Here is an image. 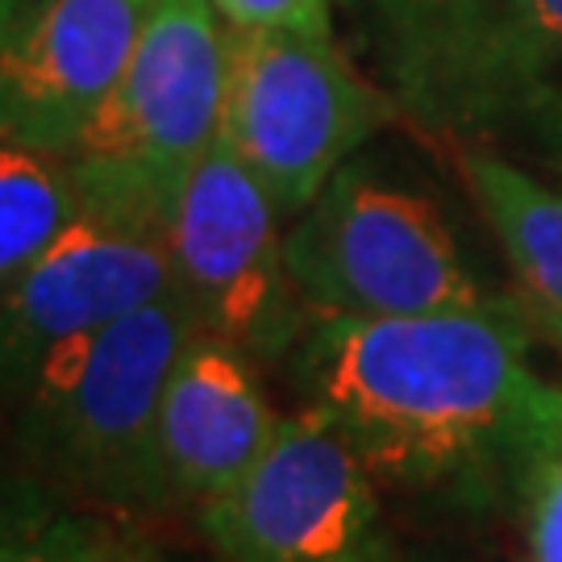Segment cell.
<instances>
[{"instance_id": "obj_13", "label": "cell", "mask_w": 562, "mask_h": 562, "mask_svg": "<svg viewBox=\"0 0 562 562\" xmlns=\"http://www.w3.org/2000/svg\"><path fill=\"white\" fill-rule=\"evenodd\" d=\"M117 533L30 467H0V562H97Z\"/></svg>"}, {"instance_id": "obj_14", "label": "cell", "mask_w": 562, "mask_h": 562, "mask_svg": "<svg viewBox=\"0 0 562 562\" xmlns=\"http://www.w3.org/2000/svg\"><path fill=\"white\" fill-rule=\"evenodd\" d=\"M80 213L63 159L0 138V292Z\"/></svg>"}, {"instance_id": "obj_15", "label": "cell", "mask_w": 562, "mask_h": 562, "mask_svg": "<svg viewBox=\"0 0 562 562\" xmlns=\"http://www.w3.org/2000/svg\"><path fill=\"white\" fill-rule=\"evenodd\" d=\"M513 496L525 513L529 562H562V408L525 454Z\"/></svg>"}, {"instance_id": "obj_18", "label": "cell", "mask_w": 562, "mask_h": 562, "mask_svg": "<svg viewBox=\"0 0 562 562\" xmlns=\"http://www.w3.org/2000/svg\"><path fill=\"white\" fill-rule=\"evenodd\" d=\"M21 4H25V0H0V38L9 34V25H13V18L21 13Z\"/></svg>"}, {"instance_id": "obj_11", "label": "cell", "mask_w": 562, "mask_h": 562, "mask_svg": "<svg viewBox=\"0 0 562 562\" xmlns=\"http://www.w3.org/2000/svg\"><path fill=\"white\" fill-rule=\"evenodd\" d=\"M280 417L259 362L213 334H196L162 392L155 429L159 508H201L229 487L276 438Z\"/></svg>"}, {"instance_id": "obj_19", "label": "cell", "mask_w": 562, "mask_h": 562, "mask_svg": "<svg viewBox=\"0 0 562 562\" xmlns=\"http://www.w3.org/2000/svg\"><path fill=\"white\" fill-rule=\"evenodd\" d=\"M146 562H180V559H159V554H146Z\"/></svg>"}, {"instance_id": "obj_9", "label": "cell", "mask_w": 562, "mask_h": 562, "mask_svg": "<svg viewBox=\"0 0 562 562\" xmlns=\"http://www.w3.org/2000/svg\"><path fill=\"white\" fill-rule=\"evenodd\" d=\"M171 288L159 229L83 209L0 292V417L63 346L97 334Z\"/></svg>"}, {"instance_id": "obj_12", "label": "cell", "mask_w": 562, "mask_h": 562, "mask_svg": "<svg viewBox=\"0 0 562 562\" xmlns=\"http://www.w3.org/2000/svg\"><path fill=\"white\" fill-rule=\"evenodd\" d=\"M454 159L483 222L501 238L533 317L562 338V192L487 146H462Z\"/></svg>"}, {"instance_id": "obj_20", "label": "cell", "mask_w": 562, "mask_h": 562, "mask_svg": "<svg viewBox=\"0 0 562 562\" xmlns=\"http://www.w3.org/2000/svg\"><path fill=\"white\" fill-rule=\"evenodd\" d=\"M559 346H562V338H559Z\"/></svg>"}, {"instance_id": "obj_4", "label": "cell", "mask_w": 562, "mask_h": 562, "mask_svg": "<svg viewBox=\"0 0 562 562\" xmlns=\"http://www.w3.org/2000/svg\"><path fill=\"white\" fill-rule=\"evenodd\" d=\"M229 25L213 0H159L130 67L63 167L83 209L159 229L188 171L222 138Z\"/></svg>"}, {"instance_id": "obj_1", "label": "cell", "mask_w": 562, "mask_h": 562, "mask_svg": "<svg viewBox=\"0 0 562 562\" xmlns=\"http://www.w3.org/2000/svg\"><path fill=\"white\" fill-rule=\"evenodd\" d=\"M276 367L380 483L462 504L513 496L562 408L559 387L529 367L521 313L501 301L422 317L313 313Z\"/></svg>"}, {"instance_id": "obj_6", "label": "cell", "mask_w": 562, "mask_h": 562, "mask_svg": "<svg viewBox=\"0 0 562 562\" xmlns=\"http://www.w3.org/2000/svg\"><path fill=\"white\" fill-rule=\"evenodd\" d=\"M401 109L334 38L229 30L222 142L296 222L355 150L396 125Z\"/></svg>"}, {"instance_id": "obj_7", "label": "cell", "mask_w": 562, "mask_h": 562, "mask_svg": "<svg viewBox=\"0 0 562 562\" xmlns=\"http://www.w3.org/2000/svg\"><path fill=\"white\" fill-rule=\"evenodd\" d=\"M192 517L217 562H396L375 471L301 404Z\"/></svg>"}, {"instance_id": "obj_2", "label": "cell", "mask_w": 562, "mask_h": 562, "mask_svg": "<svg viewBox=\"0 0 562 562\" xmlns=\"http://www.w3.org/2000/svg\"><path fill=\"white\" fill-rule=\"evenodd\" d=\"M375 83L446 146L562 171V0H350Z\"/></svg>"}, {"instance_id": "obj_16", "label": "cell", "mask_w": 562, "mask_h": 562, "mask_svg": "<svg viewBox=\"0 0 562 562\" xmlns=\"http://www.w3.org/2000/svg\"><path fill=\"white\" fill-rule=\"evenodd\" d=\"M229 30H288L334 38V0H213Z\"/></svg>"}, {"instance_id": "obj_8", "label": "cell", "mask_w": 562, "mask_h": 562, "mask_svg": "<svg viewBox=\"0 0 562 562\" xmlns=\"http://www.w3.org/2000/svg\"><path fill=\"white\" fill-rule=\"evenodd\" d=\"M283 225L267 188L222 138L188 171L162 222L171 288L201 334L255 362H280L313 317L288 276Z\"/></svg>"}, {"instance_id": "obj_17", "label": "cell", "mask_w": 562, "mask_h": 562, "mask_svg": "<svg viewBox=\"0 0 562 562\" xmlns=\"http://www.w3.org/2000/svg\"><path fill=\"white\" fill-rule=\"evenodd\" d=\"M97 562H146V554H142V550H134L130 542L113 538V542H109L101 554H97Z\"/></svg>"}, {"instance_id": "obj_3", "label": "cell", "mask_w": 562, "mask_h": 562, "mask_svg": "<svg viewBox=\"0 0 562 562\" xmlns=\"http://www.w3.org/2000/svg\"><path fill=\"white\" fill-rule=\"evenodd\" d=\"M201 334L176 288L63 346L4 413L18 462L71 501L155 513V429L167 380Z\"/></svg>"}, {"instance_id": "obj_5", "label": "cell", "mask_w": 562, "mask_h": 562, "mask_svg": "<svg viewBox=\"0 0 562 562\" xmlns=\"http://www.w3.org/2000/svg\"><path fill=\"white\" fill-rule=\"evenodd\" d=\"M283 259L301 301L325 317H422L492 304L442 209L355 159L288 222Z\"/></svg>"}, {"instance_id": "obj_10", "label": "cell", "mask_w": 562, "mask_h": 562, "mask_svg": "<svg viewBox=\"0 0 562 562\" xmlns=\"http://www.w3.org/2000/svg\"><path fill=\"white\" fill-rule=\"evenodd\" d=\"M159 0H25L0 38V138L63 159L130 67Z\"/></svg>"}]
</instances>
